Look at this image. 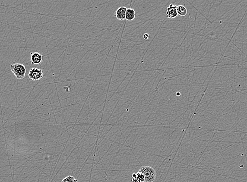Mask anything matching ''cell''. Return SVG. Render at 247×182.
<instances>
[{
    "mask_svg": "<svg viewBox=\"0 0 247 182\" xmlns=\"http://www.w3.org/2000/svg\"><path fill=\"white\" fill-rule=\"evenodd\" d=\"M138 172L143 174L145 176V182H153L156 179V173L155 169L148 166H144L140 167Z\"/></svg>",
    "mask_w": 247,
    "mask_h": 182,
    "instance_id": "obj_1",
    "label": "cell"
},
{
    "mask_svg": "<svg viewBox=\"0 0 247 182\" xmlns=\"http://www.w3.org/2000/svg\"><path fill=\"white\" fill-rule=\"evenodd\" d=\"M10 68L12 73L15 75L17 79H22L25 76V67L20 63H16L14 65H11Z\"/></svg>",
    "mask_w": 247,
    "mask_h": 182,
    "instance_id": "obj_2",
    "label": "cell"
},
{
    "mask_svg": "<svg viewBox=\"0 0 247 182\" xmlns=\"http://www.w3.org/2000/svg\"><path fill=\"white\" fill-rule=\"evenodd\" d=\"M28 76L32 80L37 81L43 78V72L41 69L37 68H31L30 70Z\"/></svg>",
    "mask_w": 247,
    "mask_h": 182,
    "instance_id": "obj_3",
    "label": "cell"
},
{
    "mask_svg": "<svg viewBox=\"0 0 247 182\" xmlns=\"http://www.w3.org/2000/svg\"><path fill=\"white\" fill-rule=\"evenodd\" d=\"M166 16L169 19H174L178 16L177 6L171 4L167 9Z\"/></svg>",
    "mask_w": 247,
    "mask_h": 182,
    "instance_id": "obj_4",
    "label": "cell"
},
{
    "mask_svg": "<svg viewBox=\"0 0 247 182\" xmlns=\"http://www.w3.org/2000/svg\"><path fill=\"white\" fill-rule=\"evenodd\" d=\"M127 8L122 7L118 9L115 12V16L119 20H123L126 19V13Z\"/></svg>",
    "mask_w": 247,
    "mask_h": 182,
    "instance_id": "obj_5",
    "label": "cell"
},
{
    "mask_svg": "<svg viewBox=\"0 0 247 182\" xmlns=\"http://www.w3.org/2000/svg\"><path fill=\"white\" fill-rule=\"evenodd\" d=\"M43 60V56L39 53H34L31 55L32 64H39Z\"/></svg>",
    "mask_w": 247,
    "mask_h": 182,
    "instance_id": "obj_6",
    "label": "cell"
},
{
    "mask_svg": "<svg viewBox=\"0 0 247 182\" xmlns=\"http://www.w3.org/2000/svg\"><path fill=\"white\" fill-rule=\"evenodd\" d=\"M135 15H136V13H135V11L134 9H131V8L127 9L126 11V19H125L128 21H131L135 19Z\"/></svg>",
    "mask_w": 247,
    "mask_h": 182,
    "instance_id": "obj_7",
    "label": "cell"
},
{
    "mask_svg": "<svg viewBox=\"0 0 247 182\" xmlns=\"http://www.w3.org/2000/svg\"><path fill=\"white\" fill-rule=\"evenodd\" d=\"M177 12L178 15L181 16H185L187 14V10L183 5H178L177 6Z\"/></svg>",
    "mask_w": 247,
    "mask_h": 182,
    "instance_id": "obj_8",
    "label": "cell"
},
{
    "mask_svg": "<svg viewBox=\"0 0 247 182\" xmlns=\"http://www.w3.org/2000/svg\"><path fill=\"white\" fill-rule=\"evenodd\" d=\"M132 178H135V179L138 180H140V182H145V176H144L143 174L140 173V172H138V173H134L132 175Z\"/></svg>",
    "mask_w": 247,
    "mask_h": 182,
    "instance_id": "obj_9",
    "label": "cell"
},
{
    "mask_svg": "<svg viewBox=\"0 0 247 182\" xmlns=\"http://www.w3.org/2000/svg\"><path fill=\"white\" fill-rule=\"evenodd\" d=\"M78 180L72 176H68L62 180V182H77Z\"/></svg>",
    "mask_w": 247,
    "mask_h": 182,
    "instance_id": "obj_10",
    "label": "cell"
},
{
    "mask_svg": "<svg viewBox=\"0 0 247 182\" xmlns=\"http://www.w3.org/2000/svg\"><path fill=\"white\" fill-rule=\"evenodd\" d=\"M144 38L145 39H149V35H148V34H145L143 36Z\"/></svg>",
    "mask_w": 247,
    "mask_h": 182,
    "instance_id": "obj_11",
    "label": "cell"
},
{
    "mask_svg": "<svg viewBox=\"0 0 247 182\" xmlns=\"http://www.w3.org/2000/svg\"><path fill=\"white\" fill-rule=\"evenodd\" d=\"M131 182H140V180H137V179H135V178H132V180H131Z\"/></svg>",
    "mask_w": 247,
    "mask_h": 182,
    "instance_id": "obj_12",
    "label": "cell"
},
{
    "mask_svg": "<svg viewBox=\"0 0 247 182\" xmlns=\"http://www.w3.org/2000/svg\"></svg>",
    "mask_w": 247,
    "mask_h": 182,
    "instance_id": "obj_13",
    "label": "cell"
}]
</instances>
